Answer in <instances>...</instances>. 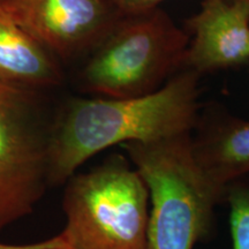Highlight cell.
Listing matches in <instances>:
<instances>
[{
	"instance_id": "cell-10",
	"label": "cell",
	"mask_w": 249,
	"mask_h": 249,
	"mask_svg": "<svg viewBox=\"0 0 249 249\" xmlns=\"http://www.w3.org/2000/svg\"><path fill=\"white\" fill-rule=\"evenodd\" d=\"M232 249H249V185L238 181L227 188Z\"/></svg>"
},
{
	"instance_id": "cell-12",
	"label": "cell",
	"mask_w": 249,
	"mask_h": 249,
	"mask_svg": "<svg viewBox=\"0 0 249 249\" xmlns=\"http://www.w3.org/2000/svg\"><path fill=\"white\" fill-rule=\"evenodd\" d=\"M124 15L139 14L158 7L164 0H111Z\"/></svg>"
},
{
	"instance_id": "cell-5",
	"label": "cell",
	"mask_w": 249,
	"mask_h": 249,
	"mask_svg": "<svg viewBox=\"0 0 249 249\" xmlns=\"http://www.w3.org/2000/svg\"><path fill=\"white\" fill-rule=\"evenodd\" d=\"M37 92L0 80V231L33 213L51 187L53 117Z\"/></svg>"
},
{
	"instance_id": "cell-3",
	"label": "cell",
	"mask_w": 249,
	"mask_h": 249,
	"mask_svg": "<svg viewBox=\"0 0 249 249\" xmlns=\"http://www.w3.org/2000/svg\"><path fill=\"white\" fill-rule=\"evenodd\" d=\"M189 35L160 6L123 15L89 53L81 71L82 88L107 98L155 92L183 70Z\"/></svg>"
},
{
	"instance_id": "cell-2",
	"label": "cell",
	"mask_w": 249,
	"mask_h": 249,
	"mask_svg": "<svg viewBox=\"0 0 249 249\" xmlns=\"http://www.w3.org/2000/svg\"><path fill=\"white\" fill-rule=\"evenodd\" d=\"M192 133L121 145L150 196L147 249H194L210 233L223 198L192 155Z\"/></svg>"
},
{
	"instance_id": "cell-11",
	"label": "cell",
	"mask_w": 249,
	"mask_h": 249,
	"mask_svg": "<svg viewBox=\"0 0 249 249\" xmlns=\"http://www.w3.org/2000/svg\"><path fill=\"white\" fill-rule=\"evenodd\" d=\"M0 249H70L67 238L64 232L50 236L45 240H40L30 244H2L0 242Z\"/></svg>"
},
{
	"instance_id": "cell-4",
	"label": "cell",
	"mask_w": 249,
	"mask_h": 249,
	"mask_svg": "<svg viewBox=\"0 0 249 249\" xmlns=\"http://www.w3.org/2000/svg\"><path fill=\"white\" fill-rule=\"evenodd\" d=\"M65 185L70 249H147L150 196L133 164L113 156Z\"/></svg>"
},
{
	"instance_id": "cell-9",
	"label": "cell",
	"mask_w": 249,
	"mask_h": 249,
	"mask_svg": "<svg viewBox=\"0 0 249 249\" xmlns=\"http://www.w3.org/2000/svg\"><path fill=\"white\" fill-rule=\"evenodd\" d=\"M60 60L30 36L0 1V80L31 90L62 82Z\"/></svg>"
},
{
	"instance_id": "cell-8",
	"label": "cell",
	"mask_w": 249,
	"mask_h": 249,
	"mask_svg": "<svg viewBox=\"0 0 249 249\" xmlns=\"http://www.w3.org/2000/svg\"><path fill=\"white\" fill-rule=\"evenodd\" d=\"M191 145L196 166L223 200L229 186L249 173V120L230 118L211 124L192 136Z\"/></svg>"
},
{
	"instance_id": "cell-6",
	"label": "cell",
	"mask_w": 249,
	"mask_h": 249,
	"mask_svg": "<svg viewBox=\"0 0 249 249\" xmlns=\"http://www.w3.org/2000/svg\"><path fill=\"white\" fill-rule=\"evenodd\" d=\"M24 30L58 60L90 53L123 13L111 0H0Z\"/></svg>"
},
{
	"instance_id": "cell-13",
	"label": "cell",
	"mask_w": 249,
	"mask_h": 249,
	"mask_svg": "<svg viewBox=\"0 0 249 249\" xmlns=\"http://www.w3.org/2000/svg\"><path fill=\"white\" fill-rule=\"evenodd\" d=\"M246 1H247V2H248V4H249V0H246Z\"/></svg>"
},
{
	"instance_id": "cell-7",
	"label": "cell",
	"mask_w": 249,
	"mask_h": 249,
	"mask_svg": "<svg viewBox=\"0 0 249 249\" xmlns=\"http://www.w3.org/2000/svg\"><path fill=\"white\" fill-rule=\"evenodd\" d=\"M193 34L185 66L197 74L239 66L249 59V4L246 0H203L186 21Z\"/></svg>"
},
{
	"instance_id": "cell-1",
	"label": "cell",
	"mask_w": 249,
	"mask_h": 249,
	"mask_svg": "<svg viewBox=\"0 0 249 249\" xmlns=\"http://www.w3.org/2000/svg\"><path fill=\"white\" fill-rule=\"evenodd\" d=\"M183 68L149 95L73 98L53 117L50 185H62L81 165L113 145L192 133L198 120V80Z\"/></svg>"
}]
</instances>
